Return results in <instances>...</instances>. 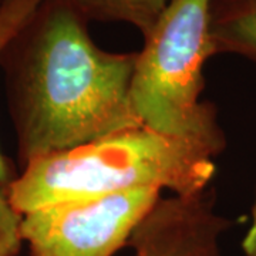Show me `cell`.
<instances>
[{
  "label": "cell",
  "mask_w": 256,
  "mask_h": 256,
  "mask_svg": "<svg viewBox=\"0 0 256 256\" xmlns=\"http://www.w3.org/2000/svg\"><path fill=\"white\" fill-rule=\"evenodd\" d=\"M242 250L245 256H256V194L250 212V226L242 240Z\"/></svg>",
  "instance_id": "9c48e42d"
},
{
  "label": "cell",
  "mask_w": 256,
  "mask_h": 256,
  "mask_svg": "<svg viewBox=\"0 0 256 256\" xmlns=\"http://www.w3.org/2000/svg\"><path fill=\"white\" fill-rule=\"evenodd\" d=\"M2 3H3V0H0V8H2Z\"/></svg>",
  "instance_id": "30bf717a"
},
{
  "label": "cell",
  "mask_w": 256,
  "mask_h": 256,
  "mask_svg": "<svg viewBox=\"0 0 256 256\" xmlns=\"http://www.w3.org/2000/svg\"><path fill=\"white\" fill-rule=\"evenodd\" d=\"M161 192L137 188L37 208L22 215V240L30 256H114Z\"/></svg>",
  "instance_id": "277c9868"
},
{
  "label": "cell",
  "mask_w": 256,
  "mask_h": 256,
  "mask_svg": "<svg viewBox=\"0 0 256 256\" xmlns=\"http://www.w3.org/2000/svg\"><path fill=\"white\" fill-rule=\"evenodd\" d=\"M22 215L12 206L8 186L0 184V256H18L23 245L20 235Z\"/></svg>",
  "instance_id": "ba28073f"
},
{
  "label": "cell",
  "mask_w": 256,
  "mask_h": 256,
  "mask_svg": "<svg viewBox=\"0 0 256 256\" xmlns=\"http://www.w3.org/2000/svg\"><path fill=\"white\" fill-rule=\"evenodd\" d=\"M215 54H235L256 66V0H210Z\"/></svg>",
  "instance_id": "5b68a950"
},
{
  "label": "cell",
  "mask_w": 256,
  "mask_h": 256,
  "mask_svg": "<svg viewBox=\"0 0 256 256\" xmlns=\"http://www.w3.org/2000/svg\"><path fill=\"white\" fill-rule=\"evenodd\" d=\"M224 150L196 138L141 127L124 130L73 150L38 156L8 186L18 214L60 202L137 188L191 195L210 186Z\"/></svg>",
  "instance_id": "7a4b0ae2"
},
{
  "label": "cell",
  "mask_w": 256,
  "mask_h": 256,
  "mask_svg": "<svg viewBox=\"0 0 256 256\" xmlns=\"http://www.w3.org/2000/svg\"><path fill=\"white\" fill-rule=\"evenodd\" d=\"M67 0H43L0 54L20 168L141 127L131 102L136 53L101 48Z\"/></svg>",
  "instance_id": "6da1fadb"
},
{
  "label": "cell",
  "mask_w": 256,
  "mask_h": 256,
  "mask_svg": "<svg viewBox=\"0 0 256 256\" xmlns=\"http://www.w3.org/2000/svg\"><path fill=\"white\" fill-rule=\"evenodd\" d=\"M43 0H3L0 8V54ZM18 175L16 165L0 150V184L9 186Z\"/></svg>",
  "instance_id": "52a82bcc"
},
{
  "label": "cell",
  "mask_w": 256,
  "mask_h": 256,
  "mask_svg": "<svg viewBox=\"0 0 256 256\" xmlns=\"http://www.w3.org/2000/svg\"><path fill=\"white\" fill-rule=\"evenodd\" d=\"M88 23H124L146 37L172 0H67Z\"/></svg>",
  "instance_id": "8992f818"
},
{
  "label": "cell",
  "mask_w": 256,
  "mask_h": 256,
  "mask_svg": "<svg viewBox=\"0 0 256 256\" xmlns=\"http://www.w3.org/2000/svg\"><path fill=\"white\" fill-rule=\"evenodd\" d=\"M210 2L172 0L165 9L136 56L131 102L142 126L225 150L216 107L201 100L205 64L216 56Z\"/></svg>",
  "instance_id": "3957f363"
}]
</instances>
